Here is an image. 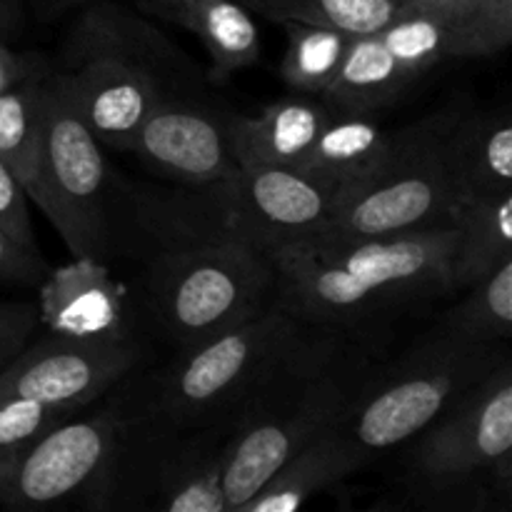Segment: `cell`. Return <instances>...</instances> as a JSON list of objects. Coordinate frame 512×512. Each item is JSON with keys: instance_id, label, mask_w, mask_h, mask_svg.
Here are the masks:
<instances>
[{"instance_id": "cell-1", "label": "cell", "mask_w": 512, "mask_h": 512, "mask_svg": "<svg viewBox=\"0 0 512 512\" xmlns=\"http://www.w3.org/2000/svg\"><path fill=\"white\" fill-rule=\"evenodd\" d=\"M373 370V358L345 330L308 325L230 423L223 468L228 512L243 508L290 455L338 428Z\"/></svg>"}, {"instance_id": "cell-2", "label": "cell", "mask_w": 512, "mask_h": 512, "mask_svg": "<svg viewBox=\"0 0 512 512\" xmlns=\"http://www.w3.org/2000/svg\"><path fill=\"white\" fill-rule=\"evenodd\" d=\"M455 228L450 223L325 243L308 240L275 248V303L310 325L348 330L385 308L453 293Z\"/></svg>"}, {"instance_id": "cell-3", "label": "cell", "mask_w": 512, "mask_h": 512, "mask_svg": "<svg viewBox=\"0 0 512 512\" xmlns=\"http://www.w3.org/2000/svg\"><path fill=\"white\" fill-rule=\"evenodd\" d=\"M90 133L105 148L128 153L158 103L203 95L208 75L150 20L118 3L88 5L53 68Z\"/></svg>"}, {"instance_id": "cell-4", "label": "cell", "mask_w": 512, "mask_h": 512, "mask_svg": "<svg viewBox=\"0 0 512 512\" xmlns=\"http://www.w3.org/2000/svg\"><path fill=\"white\" fill-rule=\"evenodd\" d=\"M308 325L273 303L230 333L175 353L153 373H130L110 395L128 418L168 428H230L255 385Z\"/></svg>"}, {"instance_id": "cell-5", "label": "cell", "mask_w": 512, "mask_h": 512, "mask_svg": "<svg viewBox=\"0 0 512 512\" xmlns=\"http://www.w3.org/2000/svg\"><path fill=\"white\" fill-rule=\"evenodd\" d=\"M275 303L268 253L243 243L198 245L145 260L140 305L155 335L188 353Z\"/></svg>"}, {"instance_id": "cell-6", "label": "cell", "mask_w": 512, "mask_h": 512, "mask_svg": "<svg viewBox=\"0 0 512 512\" xmlns=\"http://www.w3.org/2000/svg\"><path fill=\"white\" fill-rule=\"evenodd\" d=\"M408 450L405 480L425 508H480L512 493V365L500 360L455 398Z\"/></svg>"}, {"instance_id": "cell-7", "label": "cell", "mask_w": 512, "mask_h": 512, "mask_svg": "<svg viewBox=\"0 0 512 512\" xmlns=\"http://www.w3.org/2000/svg\"><path fill=\"white\" fill-rule=\"evenodd\" d=\"M498 345L435 330L388 368L375 365L340 428L370 458L408 443L503 360Z\"/></svg>"}, {"instance_id": "cell-8", "label": "cell", "mask_w": 512, "mask_h": 512, "mask_svg": "<svg viewBox=\"0 0 512 512\" xmlns=\"http://www.w3.org/2000/svg\"><path fill=\"white\" fill-rule=\"evenodd\" d=\"M73 255L108 263L118 183L55 70L43 83L40 173L30 195Z\"/></svg>"}, {"instance_id": "cell-9", "label": "cell", "mask_w": 512, "mask_h": 512, "mask_svg": "<svg viewBox=\"0 0 512 512\" xmlns=\"http://www.w3.org/2000/svg\"><path fill=\"white\" fill-rule=\"evenodd\" d=\"M228 435V425L168 428L123 415L110 470V512H228Z\"/></svg>"}, {"instance_id": "cell-10", "label": "cell", "mask_w": 512, "mask_h": 512, "mask_svg": "<svg viewBox=\"0 0 512 512\" xmlns=\"http://www.w3.org/2000/svg\"><path fill=\"white\" fill-rule=\"evenodd\" d=\"M458 110H438L395 130V145L383 168L338 198L328 230L318 240L383 238L448 223L458 200L445 165V130Z\"/></svg>"}, {"instance_id": "cell-11", "label": "cell", "mask_w": 512, "mask_h": 512, "mask_svg": "<svg viewBox=\"0 0 512 512\" xmlns=\"http://www.w3.org/2000/svg\"><path fill=\"white\" fill-rule=\"evenodd\" d=\"M95 400L20 450L0 505L8 510L110 512V470L123 415L113 395Z\"/></svg>"}, {"instance_id": "cell-12", "label": "cell", "mask_w": 512, "mask_h": 512, "mask_svg": "<svg viewBox=\"0 0 512 512\" xmlns=\"http://www.w3.org/2000/svg\"><path fill=\"white\" fill-rule=\"evenodd\" d=\"M143 345L130 340H78L45 333L0 370V398H30L65 410H83L103 400L135 373Z\"/></svg>"}, {"instance_id": "cell-13", "label": "cell", "mask_w": 512, "mask_h": 512, "mask_svg": "<svg viewBox=\"0 0 512 512\" xmlns=\"http://www.w3.org/2000/svg\"><path fill=\"white\" fill-rule=\"evenodd\" d=\"M233 230L238 243L275 248L318 240L328 230L340 193L298 168L255 165L230 175Z\"/></svg>"}, {"instance_id": "cell-14", "label": "cell", "mask_w": 512, "mask_h": 512, "mask_svg": "<svg viewBox=\"0 0 512 512\" xmlns=\"http://www.w3.org/2000/svg\"><path fill=\"white\" fill-rule=\"evenodd\" d=\"M233 113L205 93L163 100L143 120L128 153L173 183L223 180L238 170L230 148Z\"/></svg>"}, {"instance_id": "cell-15", "label": "cell", "mask_w": 512, "mask_h": 512, "mask_svg": "<svg viewBox=\"0 0 512 512\" xmlns=\"http://www.w3.org/2000/svg\"><path fill=\"white\" fill-rule=\"evenodd\" d=\"M35 308L45 333L78 340L135 338L123 285L105 260L90 255H73L70 263L48 268L38 283Z\"/></svg>"}, {"instance_id": "cell-16", "label": "cell", "mask_w": 512, "mask_h": 512, "mask_svg": "<svg viewBox=\"0 0 512 512\" xmlns=\"http://www.w3.org/2000/svg\"><path fill=\"white\" fill-rule=\"evenodd\" d=\"M330 108L313 95L290 93L258 113H233L230 148L238 168H298L328 123Z\"/></svg>"}, {"instance_id": "cell-17", "label": "cell", "mask_w": 512, "mask_h": 512, "mask_svg": "<svg viewBox=\"0 0 512 512\" xmlns=\"http://www.w3.org/2000/svg\"><path fill=\"white\" fill-rule=\"evenodd\" d=\"M443 150L458 198L512 193V125L505 108L458 110Z\"/></svg>"}, {"instance_id": "cell-18", "label": "cell", "mask_w": 512, "mask_h": 512, "mask_svg": "<svg viewBox=\"0 0 512 512\" xmlns=\"http://www.w3.org/2000/svg\"><path fill=\"white\" fill-rule=\"evenodd\" d=\"M370 460L338 425L290 455L238 512H293L358 473Z\"/></svg>"}, {"instance_id": "cell-19", "label": "cell", "mask_w": 512, "mask_h": 512, "mask_svg": "<svg viewBox=\"0 0 512 512\" xmlns=\"http://www.w3.org/2000/svg\"><path fill=\"white\" fill-rule=\"evenodd\" d=\"M393 145L395 130L380 128L373 115L330 113L298 170L343 195L378 173Z\"/></svg>"}, {"instance_id": "cell-20", "label": "cell", "mask_w": 512, "mask_h": 512, "mask_svg": "<svg viewBox=\"0 0 512 512\" xmlns=\"http://www.w3.org/2000/svg\"><path fill=\"white\" fill-rule=\"evenodd\" d=\"M418 80L405 73L380 33H360L350 38L348 50L340 60L320 100L330 113L375 115L390 108L408 93Z\"/></svg>"}, {"instance_id": "cell-21", "label": "cell", "mask_w": 512, "mask_h": 512, "mask_svg": "<svg viewBox=\"0 0 512 512\" xmlns=\"http://www.w3.org/2000/svg\"><path fill=\"white\" fill-rule=\"evenodd\" d=\"M155 13L198 35L208 53V83H225L260 60L258 25L235 0H180Z\"/></svg>"}, {"instance_id": "cell-22", "label": "cell", "mask_w": 512, "mask_h": 512, "mask_svg": "<svg viewBox=\"0 0 512 512\" xmlns=\"http://www.w3.org/2000/svg\"><path fill=\"white\" fill-rule=\"evenodd\" d=\"M455 228L453 293L478 283L512 258V193L458 198L448 213Z\"/></svg>"}, {"instance_id": "cell-23", "label": "cell", "mask_w": 512, "mask_h": 512, "mask_svg": "<svg viewBox=\"0 0 512 512\" xmlns=\"http://www.w3.org/2000/svg\"><path fill=\"white\" fill-rule=\"evenodd\" d=\"M45 73L0 93V160L23 193H35L40 173V123H43Z\"/></svg>"}, {"instance_id": "cell-24", "label": "cell", "mask_w": 512, "mask_h": 512, "mask_svg": "<svg viewBox=\"0 0 512 512\" xmlns=\"http://www.w3.org/2000/svg\"><path fill=\"white\" fill-rule=\"evenodd\" d=\"M458 35L470 58H493L512 43V0H395Z\"/></svg>"}, {"instance_id": "cell-25", "label": "cell", "mask_w": 512, "mask_h": 512, "mask_svg": "<svg viewBox=\"0 0 512 512\" xmlns=\"http://www.w3.org/2000/svg\"><path fill=\"white\" fill-rule=\"evenodd\" d=\"M285 33V53L280 60V78L293 93L320 98L340 60L348 50L353 33L313 23H280Z\"/></svg>"}, {"instance_id": "cell-26", "label": "cell", "mask_w": 512, "mask_h": 512, "mask_svg": "<svg viewBox=\"0 0 512 512\" xmlns=\"http://www.w3.org/2000/svg\"><path fill=\"white\" fill-rule=\"evenodd\" d=\"M468 293L448 310L440 328L465 340L500 345L512 333V258L468 285Z\"/></svg>"}, {"instance_id": "cell-27", "label": "cell", "mask_w": 512, "mask_h": 512, "mask_svg": "<svg viewBox=\"0 0 512 512\" xmlns=\"http://www.w3.org/2000/svg\"><path fill=\"white\" fill-rule=\"evenodd\" d=\"M273 23H313L345 33H375L398 15L395 0H235Z\"/></svg>"}, {"instance_id": "cell-28", "label": "cell", "mask_w": 512, "mask_h": 512, "mask_svg": "<svg viewBox=\"0 0 512 512\" xmlns=\"http://www.w3.org/2000/svg\"><path fill=\"white\" fill-rule=\"evenodd\" d=\"M378 33L400 68L415 80H420L445 60L470 58L468 48L458 35L450 33L428 15L410 13V10H398V15Z\"/></svg>"}, {"instance_id": "cell-29", "label": "cell", "mask_w": 512, "mask_h": 512, "mask_svg": "<svg viewBox=\"0 0 512 512\" xmlns=\"http://www.w3.org/2000/svg\"><path fill=\"white\" fill-rule=\"evenodd\" d=\"M78 410L55 408L30 398H0V448H28Z\"/></svg>"}, {"instance_id": "cell-30", "label": "cell", "mask_w": 512, "mask_h": 512, "mask_svg": "<svg viewBox=\"0 0 512 512\" xmlns=\"http://www.w3.org/2000/svg\"><path fill=\"white\" fill-rule=\"evenodd\" d=\"M0 228L8 230L25 248H38L33 233V220L28 210V195L0 160Z\"/></svg>"}, {"instance_id": "cell-31", "label": "cell", "mask_w": 512, "mask_h": 512, "mask_svg": "<svg viewBox=\"0 0 512 512\" xmlns=\"http://www.w3.org/2000/svg\"><path fill=\"white\" fill-rule=\"evenodd\" d=\"M48 265L40 258L38 248H25L5 228H0V283L38 285Z\"/></svg>"}, {"instance_id": "cell-32", "label": "cell", "mask_w": 512, "mask_h": 512, "mask_svg": "<svg viewBox=\"0 0 512 512\" xmlns=\"http://www.w3.org/2000/svg\"><path fill=\"white\" fill-rule=\"evenodd\" d=\"M38 323L33 303H0V370L30 343Z\"/></svg>"}, {"instance_id": "cell-33", "label": "cell", "mask_w": 512, "mask_h": 512, "mask_svg": "<svg viewBox=\"0 0 512 512\" xmlns=\"http://www.w3.org/2000/svg\"><path fill=\"white\" fill-rule=\"evenodd\" d=\"M48 68L50 65L40 55L18 53L5 40H0V93L45 73Z\"/></svg>"}, {"instance_id": "cell-34", "label": "cell", "mask_w": 512, "mask_h": 512, "mask_svg": "<svg viewBox=\"0 0 512 512\" xmlns=\"http://www.w3.org/2000/svg\"><path fill=\"white\" fill-rule=\"evenodd\" d=\"M20 20H23L20 0H0V40L8 43L18 33Z\"/></svg>"}, {"instance_id": "cell-35", "label": "cell", "mask_w": 512, "mask_h": 512, "mask_svg": "<svg viewBox=\"0 0 512 512\" xmlns=\"http://www.w3.org/2000/svg\"><path fill=\"white\" fill-rule=\"evenodd\" d=\"M20 450L23 448H0V495H3L5 485H8V478L13 473V465L18 460Z\"/></svg>"}, {"instance_id": "cell-36", "label": "cell", "mask_w": 512, "mask_h": 512, "mask_svg": "<svg viewBox=\"0 0 512 512\" xmlns=\"http://www.w3.org/2000/svg\"><path fill=\"white\" fill-rule=\"evenodd\" d=\"M180 3V0H148V8L150 10H160V8H168V5Z\"/></svg>"}, {"instance_id": "cell-37", "label": "cell", "mask_w": 512, "mask_h": 512, "mask_svg": "<svg viewBox=\"0 0 512 512\" xmlns=\"http://www.w3.org/2000/svg\"><path fill=\"white\" fill-rule=\"evenodd\" d=\"M48 3H50V8L58 10V8H65V5H75V3H80V0H48Z\"/></svg>"}]
</instances>
